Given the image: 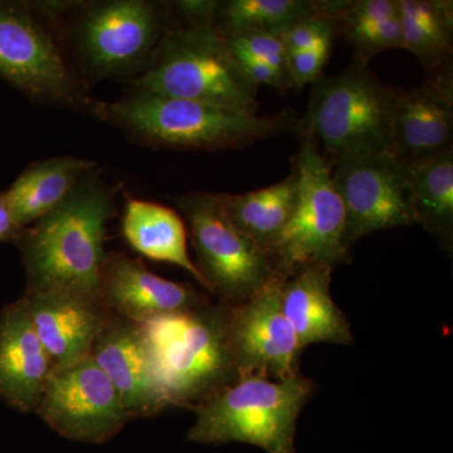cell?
<instances>
[{"instance_id":"9","label":"cell","mask_w":453,"mask_h":453,"mask_svg":"<svg viewBox=\"0 0 453 453\" xmlns=\"http://www.w3.org/2000/svg\"><path fill=\"white\" fill-rule=\"evenodd\" d=\"M175 204L188 223L204 288L220 303H242L279 280L267 252L229 220L216 195L190 192Z\"/></svg>"},{"instance_id":"28","label":"cell","mask_w":453,"mask_h":453,"mask_svg":"<svg viewBox=\"0 0 453 453\" xmlns=\"http://www.w3.org/2000/svg\"><path fill=\"white\" fill-rule=\"evenodd\" d=\"M336 33L332 18L318 14L303 18L280 35L286 53L303 52L315 49L325 41L334 40Z\"/></svg>"},{"instance_id":"24","label":"cell","mask_w":453,"mask_h":453,"mask_svg":"<svg viewBox=\"0 0 453 453\" xmlns=\"http://www.w3.org/2000/svg\"><path fill=\"white\" fill-rule=\"evenodd\" d=\"M411 196L417 225L446 251L453 246V149L411 164Z\"/></svg>"},{"instance_id":"29","label":"cell","mask_w":453,"mask_h":453,"mask_svg":"<svg viewBox=\"0 0 453 453\" xmlns=\"http://www.w3.org/2000/svg\"><path fill=\"white\" fill-rule=\"evenodd\" d=\"M333 40L325 41L315 49L288 55V74L292 88H303L323 76V70L332 53Z\"/></svg>"},{"instance_id":"20","label":"cell","mask_w":453,"mask_h":453,"mask_svg":"<svg viewBox=\"0 0 453 453\" xmlns=\"http://www.w3.org/2000/svg\"><path fill=\"white\" fill-rule=\"evenodd\" d=\"M122 234L140 255L183 268L204 288L188 251L186 222L178 211L159 203L129 198L122 217Z\"/></svg>"},{"instance_id":"11","label":"cell","mask_w":453,"mask_h":453,"mask_svg":"<svg viewBox=\"0 0 453 453\" xmlns=\"http://www.w3.org/2000/svg\"><path fill=\"white\" fill-rule=\"evenodd\" d=\"M332 178L345 210L349 249L360 238L417 225L411 166L386 153L333 160Z\"/></svg>"},{"instance_id":"18","label":"cell","mask_w":453,"mask_h":453,"mask_svg":"<svg viewBox=\"0 0 453 453\" xmlns=\"http://www.w3.org/2000/svg\"><path fill=\"white\" fill-rule=\"evenodd\" d=\"M53 363L33 329L22 301L0 316V398L23 412H35Z\"/></svg>"},{"instance_id":"19","label":"cell","mask_w":453,"mask_h":453,"mask_svg":"<svg viewBox=\"0 0 453 453\" xmlns=\"http://www.w3.org/2000/svg\"><path fill=\"white\" fill-rule=\"evenodd\" d=\"M334 268L314 265L281 283L282 310L303 350L312 344L353 345L351 325L330 290Z\"/></svg>"},{"instance_id":"32","label":"cell","mask_w":453,"mask_h":453,"mask_svg":"<svg viewBox=\"0 0 453 453\" xmlns=\"http://www.w3.org/2000/svg\"><path fill=\"white\" fill-rule=\"evenodd\" d=\"M22 232L23 228L18 226L4 193H0V242H18Z\"/></svg>"},{"instance_id":"14","label":"cell","mask_w":453,"mask_h":453,"mask_svg":"<svg viewBox=\"0 0 453 453\" xmlns=\"http://www.w3.org/2000/svg\"><path fill=\"white\" fill-rule=\"evenodd\" d=\"M20 301L53 371L88 357L113 316L103 300L74 292L27 291Z\"/></svg>"},{"instance_id":"23","label":"cell","mask_w":453,"mask_h":453,"mask_svg":"<svg viewBox=\"0 0 453 453\" xmlns=\"http://www.w3.org/2000/svg\"><path fill=\"white\" fill-rule=\"evenodd\" d=\"M332 19L336 31L356 50V57L369 62L386 50L402 49L399 0H335Z\"/></svg>"},{"instance_id":"5","label":"cell","mask_w":453,"mask_h":453,"mask_svg":"<svg viewBox=\"0 0 453 453\" xmlns=\"http://www.w3.org/2000/svg\"><path fill=\"white\" fill-rule=\"evenodd\" d=\"M398 95L354 57L342 73L311 83L308 110L295 130L333 160L386 153Z\"/></svg>"},{"instance_id":"7","label":"cell","mask_w":453,"mask_h":453,"mask_svg":"<svg viewBox=\"0 0 453 453\" xmlns=\"http://www.w3.org/2000/svg\"><path fill=\"white\" fill-rule=\"evenodd\" d=\"M315 383L301 372L285 380L244 377L196 408L189 442H241L267 453H295L297 421Z\"/></svg>"},{"instance_id":"25","label":"cell","mask_w":453,"mask_h":453,"mask_svg":"<svg viewBox=\"0 0 453 453\" xmlns=\"http://www.w3.org/2000/svg\"><path fill=\"white\" fill-rule=\"evenodd\" d=\"M402 49L410 50L429 73L449 65L453 49L451 0H399Z\"/></svg>"},{"instance_id":"21","label":"cell","mask_w":453,"mask_h":453,"mask_svg":"<svg viewBox=\"0 0 453 453\" xmlns=\"http://www.w3.org/2000/svg\"><path fill=\"white\" fill-rule=\"evenodd\" d=\"M94 168L95 163L77 157H57L32 163L3 192L18 226L26 229L47 216Z\"/></svg>"},{"instance_id":"8","label":"cell","mask_w":453,"mask_h":453,"mask_svg":"<svg viewBox=\"0 0 453 453\" xmlns=\"http://www.w3.org/2000/svg\"><path fill=\"white\" fill-rule=\"evenodd\" d=\"M332 170L312 142H303L294 157L296 203L290 219L265 249L280 281L303 268L336 267L351 257L345 241L344 204L334 186Z\"/></svg>"},{"instance_id":"16","label":"cell","mask_w":453,"mask_h":453,"mask_svg":"<svg viewBox=\"0 0 453 453\" xmlns=\"http://www.w3.org/2000/svg\"><path fill=\"white\" fill-rule=\"evenodd\" d=\"M89 357L115 387L131 419L157 416L169 408L142 325L113 315Z\"/></svg>"},{"instance_id":"6","label":"cell","mask_w":453,"mask_h":453,"mask_svg":"<svg viewBox=\"0 0 453 453\" xmlns=\"http://www.w3.org/2000/svg\"><path fill=\"white\" fill-rule=\"evenodd\" d=\"M135 88L256 115L258 88L249 81L214 26H181L163 35Z\"/></svg>"},{"instance_id":"26","label":"cell","mask_w":453,"mask_h":453,"mask_svg":"<svg viewBox=\"0 0 453 453\" xmlns=\"http://www.w3.org/2000/svg\"><path fill=\"white\" fill-rule=\"evenodd\" d=\"M326 11L327 0H226L219 2L214 27L223 35L251 31L281 35L303 18L326 16Z\"/></svg>"},{"instance_id":"10","label":"cell","mask_w":453,"mask_h":453,"mask_svg":"<svg viewBox=\"0 0 453 453\" xmlns=\"http://www.w3.org/2000/svg\"><path fill=\"white\" fill-rule=\"evenodd\" d=\"M164 9L145 0H111L83 7L73 35L86 83L144 70L169 29Z\"/></svg>"},{"instance_id":"30","label":"cell","mask_w":453,"mask_h":453,"mask_svg":"<svg viewBox=\"0 0 453 453\" xmlns=\"http://www.w3.org/2000/svg\"><path fill=\"white\" fill-rule=\"evenodd\" d=\"M231 52L234 53L235 61L240 65L244 76L257 88L259 85H266L281 92L288 91V88H292L290 81L283 79L270 65L264 64L255 57L243 52H234V50H231Z\"/></svg>"},{"instance_id":"3","label":"cell","mask_w":453,"mask_h":453,"mask_svg":"<svg viewBox=\"0 0 453 453\" xmlns=\"http://www.w3.org/2000/svg\"><path fill=\"white\" fill-rule=\"evenodd\" d=\"M226 324L228 305L220 303L140 324L169 407L195 411L240 380Z\"/></svg>"},{"instance_id":"2","label":"cell","mask_w":453,"mask_h":453,"mask_svg":"<svg viewBox=\"0 0 453 453\" xmlns=\"http://www.w3.org/2000/svg\"><path fill=\"white\" fill-rule=\"evenodd\" d=\"M92 113L140 144L183 150L244 148L295 130L299 121L288 109L247 115L138 88L112 103L97 101Z\"/></svg>"},{"instance_id":"22","label":"cell","mask_w":453,"mask_h":453,"mask_svg":"<svg viewBox=\"0 0 453 453\" xmlns=\"http://www.w3.org/2000/svg\"><path fill=\"white\" fill-rule=\"evenodd\" d=\"M296 196L297 181L294 172L280 183L264 189L244 195H216L229 220L264 250L290 219Z\"/></svg>"},{"instance_id":"27","label":"cell","mask_w":453,"mask_h":453,"mask_svg":"<svg viewBox=\"0 0 453 453\" xmlns=\"http://www.w3.org/2000/svg\"><path fill=\"white\" fill-rule=\"evenodd\" d=\"M223 37L226 38L229 50L255 57L270 65L283 79L291 82L288 67V53L280 35L268 32L251 31L223 35Z\"/></svg>"},{"instance_id":"1","label":"cell","mask_w":453,"mask_h":453,"mask_svg":"<svg viewBox=\"0 0 453 453\" xmlns=\"http://www.w3.org/2000/svg\"><path fill=\"white\" fill-rule=\"evenodd\" d=\"M116 190L96 168L86 173L61 204L23 229L27 291H67L100 297L107 226Z\"/></svg>"},{"instance_id":"4","label":"cell","mask_w":453,"mask_h":453,"mask_svg":"<svg viewBox=\"0 0 453 453\" xmlns=\"http://www.w3.org/2000/svg\"><path fill=\"white\" fill-rule=\"evenodd\" d=\"M65 8L0 0V79L32 100L92 112L97 101L89 97L59 31Z\"/></svg>"},{"instance_id":"17","label":"cell","mask_w":453,"mask_h":453,"mask_svg":"<svg viewBox=\"0 0 453 453\" xmlns=\"http://www.w3.org/2000/svg\"><path fill=\"white\" fill-rule=\"evenodd\" d=\"M100 297L113 315L136 324L210 303L192 286L157 276L138 259L121 253L107 255Z\"/></svg>"},{"instance_id":"15","label":"cell","mask_w":453,"mask_h":453,"mask_svg":"<svg viewBox=\"0 0 453 453\" xmlns=\"http://www.w3.org/2000/svg\"><path fill=\"white\" fill-rule=\"evenodd\" d=\"M453 79L449 65L398 95L388 153L408 165L451 150Z\"/></svg>"},{"instance_id":"13","label":"cell","mask_w":453,"mask_h":453,"mask_svg":"<svg viewBox=\"0 0 453 453\" xmlns=\"http://www.w3.org/2000/svg\"><path fill=\"white\" fill-rule=\"evenodd\" d=\"M228 306V339L240 378L285 380L299 372L301 348L281 305V283Z\"/></svg>"},{"instance_id":"12","label":"cell","mask_w":453,"mask_h":453,"mask_svg":"<svg viewBox=\"0 0 453 453\" xmlns=\"http://www.w3.org/2000/svg\"><path fill=\"white\" fill-rule=\"evenodd\" d=\"M35 413L59 436L96 445L109 442L131 421L115 387L91 357L53 371Z\"/></svg>"},{"instance_id":"31","label":"cell","mask_w":453,"mask_h":453,"mask_svg":"<svg viewBox=\"0 0 453 453\" xmlns=\"http://www.w3.org/2000/svg\"><path fill=\"white\" fill-rule=\"evenodd\" d=\"M174 7L187 20V25L214 26L217 13H219V2H216V0H181V2H175Z\"/></svg>"}]
</instances>
